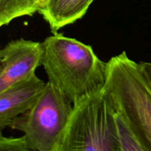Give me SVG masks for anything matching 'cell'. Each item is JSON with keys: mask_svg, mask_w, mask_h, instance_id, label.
Segmentation results:
<instances>
[{"mask_svg": "<svg viewBox=\"0 0 151 151\" xmlns=\"http://www.w3.org/2000/svg\"><path fill=\"white\" fill-rule=\"evenodd\" d=\"M41 43V66L48 82L72 103L103 87L107 63L91 46L58 32Z\"/></svg>", "mask_w": 151, "mask_h": 151, "instance_id": "cell-1", "label": "cell"}, {"mask_svg": "<svg viewBox=\"0 0 151 151\" xmlns=\"http://www.w3.org/2000/svg\"><path fill=\"white\" fill-rule=\"evenodd\" d=\"M106 63L105 89L145 151H151V87L139 63L123 51Z\"/></svg>", "mask_w": 151, "mask_h": 151, "instance_id": "cell-2", "label": "cell"}, {"mask_svg": "<svg viewBox=\"0 0 151 151\" xmlns=\"http://www.w3.org/2000/svg\"><path fill=\"white\" fill-rule=\"evenodd\" d=\"M119 151L114 120V106L102 88L72 105L58 151Z\"/></svg>", "mask_w": 151, "mask_h": 151, "instance_id": "cell-3", "label": "cell"}, {"mask_svg": "<svg viewBox=\"0 0 151 151\" xmlns=\"http://www.w3.org/2000/svg\"><path fill=\"white\" fill-rule=\"evenodd\" d=\"M73 103L47 81L27 111L10 128L23 133L28 150L58 151Z\"/></svg>", "mask_w": 151, "mask_h": 151, "instance_id": "cell-4", "label": "cell"}, {"mask_svg": "<svg viewBox=\"0 0 151 151\" xmlns=\"http://www.w3.org/2000/svg\"><path fill=\"white\" fill-rule=\"evenodd\" d=\"M41 58L38 41L19 38L0 49V93L35 75Z\"/></svg>", "mask_w": 151, "mask_h": 151, "instance_id": "cell-5", "label": "cell"}, {"mask_svg": "<svg viewBox=\"0 0 151 151\" xmlns=\"http://www.w3.org/2000/svg\"><path fill=\"white\" fill-rule=\"evenodd\" d=\"M45 84L35 74L0 93V136L15 118L30 108Z\"/></svg>", "mask_w": 151, "mask_h": 151, "instance_id": "cell-6", "label": "cell"}, {"mask_svg": "<svg viewBox=\"0 0 151 151\" xmlns=\"http://www.w3.org/2000/svg\"><path fill=\"white\" fill-rule=\"evenodd\" d=\"M94 0H49L38 13L52 33L82 19Z\"/></svg>", "mask_w": 151, "mask_h": 151, "instance_id": "cell-7", "label": "cell"}, {"mask_svg": "<svg viewBox=\"0 0 151 151\" xmlns=\"http://www.w3.org/2000/svg\"><path fill=\"white\" fill-rule=\"evenodd\" d=\"M114 120L119 151H145L128 121L115 106Z\"/></svg>", "mask_w": 151, "mask_h": 151, "instance_id": "cell-8", "label": "cell"}, {"mask_svg": "<svg viewBox=\"0 0 151 151\" xmlns=\"http://www.w3.org/2000/svg\"><path fill=\"white\" fill-rule=\"evenodd\" d=\"M29 0H0V27L13 20L35 14Z\"/></svg>", "mask_w": 151, "mask_h": 151, "instance_id": "cell-9", "label": "cell"}, {"mask_svg": "<svg viewBox=\"0 0 151 151\" xmlns=\"http://www.w3.org/2000/svg\"><path fill=\"white\" fill-rule=\"evenodd\" d=\"M0 151H29L23 136L7 137L0 136Z\"/></svg>", "mask_w": 151, "mask_h": 151, "instance_id": "cell-10", "label": "cell"}, {"mask_svg": "<svg viewBox=\"0 0 151 151\" xmlns=\"http://www.w3.org/2000/svg\"><path fill=\"white\" fill-rule=\"evenodd\" d=\"M139 66L142 71L151 87V63L149 62H140Z\"/></svg>", "mask_w": 151, "mask_h": 151, "instance_id": "cell-11", "label": "cell"}, {"mask_svg": "<svg viewBox=\"0 0 151 151\" xmlns=\"http://www.w3.org/2000/svg\"><path fill=\"white\" fill-rule=\"evenodd\" d=\"M49 0H29L30 5L35 13H38L47 4Z\"/></svg>", "mask_w": 151, "mask_h": 151, "instance_id": "cell-12", "label": "cell"}]
</instances>
